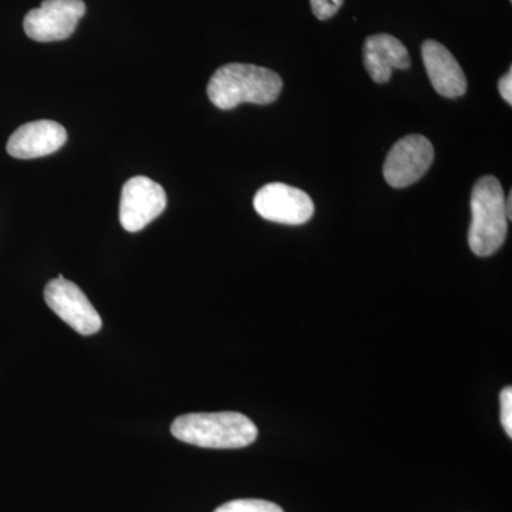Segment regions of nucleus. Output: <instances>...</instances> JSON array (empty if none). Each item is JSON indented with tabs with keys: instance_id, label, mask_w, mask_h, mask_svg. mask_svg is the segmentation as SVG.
<instances>
[{
	"instance_id": "obj_11",
	"label": "nucleus",
	"mask_w": 512,
	"mask_h": 512,
	"mask_svg": "<svg viewBox=\"0 0 512 512\" xmlns=\"http://www.w3.org/2000/svg\"><path fill=\"white\" fill-rule=\"evenodd\" d=\"M363 63L373 82L383 84L392 79L393 70L409 69V50L397 37L379 33L369 36L363 46Z\"/></svg>"
},
{
	"instance_id": "obj_4",
	"label": "nucleus",
	"mask_w": 512,
	"mask_h": 512,
	"mask_svg": "<svg viewBox=\"0 0 512 512\" xmlns=\"http://www.w3.org/2000/svg\"><path fill=\"white\" fill-rule=\"evenodd\" d=\"M45 301L63 322L80 335H94L103 326L99 312L89 301L86 293L74 282L67 281L63 275L47 282Z\"/></svg>"
},
{
	"instance_id": "obj_6",
	"label": "nucleus",
	"mask_w": 512,
	"mask_h": 512,
	"mask_svg": "<svg viewBox=\"0 0 512 512\" xmlns=\"http://www.w3.org/2000/svg\"><path fill=\"white\" fill-rule=\"evenodd\" d=\"M167 207L164 188L138 175L124 184L120 198V224L128 232H138L163 214Z\"/></svg>"
},
{
	"instance_id": "obj_5",
	"label": "nucleus",
	"mask_w": 512,
	"mask_h": 512,
	"mask_svg": "<svg viewBox=\"0 0 512 512\" xmlns=\"http://www.w3.org/2000/svg\"><path fill=\"white\" fill-rule=\"evenodd\" d=\"M84 13L83 0H45L25 16L23 29L36 42H59L73 35Z\"/></svg>"
},
{
	"instance_id": "obj_15",
	"label": "nucleus",
	"mask_w": 512,
	"mask_h": 512,
	"mask_svg": "<svg viewBox=\"0 0 512 512\" xmlns=\"http://www.w3.org/2000/svg\"><path fill=\"white\" fill-rule=\"evenodd\" d=\"M498 90H500L501 97L508 104H512V70H508L505 76L501 77L500 83H498Z\"/></svg>"
},
{
	"instance_id": "obj_10",
	"label": "nucleus",
	"mask_w": 512,
	"mask_h": 512,
	"mask_svg": "<svg viewBox=\"0 0 512 512\" xmlns=\"http://www.w3.org/2000/svg\"><path fill=\"white\" fill-rule=\"evenodd\" d=\"M424 67L434 90L447 99H458L467 92V79L456 57L436 40H426L421 46Z\"/></svg>"
},
{
	"instance_id": "obj_8",
	"label": "nucleus",
	"mask_w": 512,
	"mask_h": 512,
	"mask_svg": "<svg viewBox=\"0 0 512 512\" xmlns=\"http://www.w3.org/2000/svg\"><path fill=\"white\" fill-rule=\"evenodd\" d=\"M254 208L264 220L284 225L306 224L315 212L305 191L282 183L265 185L256 192Z\"/></svg>"
},
{
	"instance_id": "obj_13",
	"label": "nucleus",
	"mask_w": 512,
	"mask_h": 512,
	"mask_svg": "<svg viewBox=\"0 0 512 512\" xmlns=\"http://www.w3.org/2000/svg\"><path fill=\"white\" fill-rule=\"evenodd\" d=\"M343 0H311L313 15L319 20H328L342 8Z\"/></svg>"
},
{
	"instance_id": "obj_12",
	"label": "nucleus",
	"mask_w": 512,
	"mask_h": 512,
	"mask_svg": "<svg viewBox=\"0 0 512 512\" xmlns=\"http://www.w3.org/2000/svg\"><path fill=\"white\" fill-rule=\"evenodd\" d=\"M214 512H284V510L271 501L234 500L222 504Z\"/></svg>"
},
{
	"instance_id": "obj_7",
	"label": "nucleus",
	"mask_w": 512,
	"mask_h": 512,
	"mask_svg": "<svg viewBox=\"0 0 512 512\" xmlns=\"http://www.w3.org/2000/svg\"><path fill=\"white\" fill-rule=\"evenodd\" d=\"M434 160V147L429 138L412 134L394 144L384 161L383 174L394 188L413 185L429 171Z\"/></svg>"
},
{
	"instance_id": "obj_2",
	"label": "nucleus",
	"mask_w": 512,
	"mask_h": 512,
	"mask_svg": "<svg viewBox=\"0 0 512 512\" xmlns=\"http://www.w3.org/2000/svg\"><path fill=\"white\" fill-rule=\"evenodd\" d=\"M171 434L183 443L202 448H242L254 443V421L237 412L191 413L177 417Z\"/></svg>"
},
{
	"instance_id": "obj_16",
	"label": "nucleus",
	"mask_w": 512,
	"mask_h": 512,
	"mask_svg": "<svg viewBox=\"0 0 512 512\" xmlns=\"http://www.w3.org/2000/svg\"><path fill=\"white\" fill-rule=\"evenodd\" d=\"M505 211H507L508 220L512 218V194H508V197L505 198Z\"/></svg>"
},
{
	"instance_id": "obj_1",
	"label": "nucleus",
	"mask_w": 512,
	"mask_h": 512,
	"mask_svg": "<svg viewBox=\"0 0 512 512\" xmlns=\"http://www.w3.org/2000/svg\"><path fill=\"white\" fill-rule=\"evenodd\" d=\"M282 87L281 76L274 70L255 64L229 63L212 74L207 93L215 107L232 110L244 103H274Z\"/></svg>"
},
{
	"instance_id": "obj_14",
	"label": "nucleus",
	"mask_w": 512,
	"mask_h": 512,
	"mask_svg": "<svg viewBox=\"0 0 512 512\" xmlns=\"http://www.w3.org/2000/svg\"><path fill=\"white\" fill-rule=\"evenodd\" d=\"M501 424H503L507 436L512 437V389L510 386L504 387L500 394Z\"/></svg>"
},
{
	"instance_id": "obj_3",
	"label": "nucleus",
	"mask_w": 512,
	"mask_h": 512,
	"mask_svg": "<svg viewBox=\"0 0 512 512\" xmlns=\"http://www.w3.org/2000/svg\"><path fill=\"white\" fill-rule=\"evenodd\" d=\"M471 227L468 245L477 256H491L503 247L508 232L503 185L493 175H485L471 192Z\"/></svg>"
},
{
	"instance_id": "obj_9",
	"label": "nucleus",
	"mask_w": 512,
	"mask_h": 512,
	"mask_svg": "<svg viewBox=\"0 0 512 512\" xmlns=\"http://www.w3.org/2000/svg\"><path fill=\"white\" fill-rule=\"evenodd\" d=\"M66 141V128L62 124L52 120L32 121L10 136L6 150L13 158L32 160L56 153Z\"/></svg>"
}]
</instances>
